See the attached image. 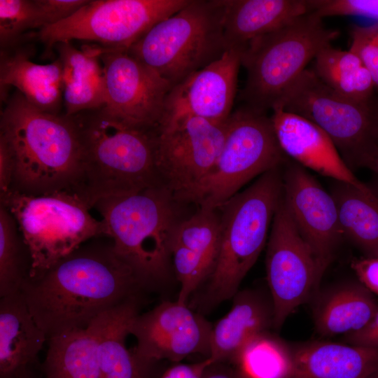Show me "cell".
Listing matches in <instances>:
<instances>
[{"mask_svg": "<svg viewBox=\"0 0 378 378\" xmlns=\"http://www.w3.org/2000/svg\"><path fill=\"white\" fill-rule=\"evenodd\" d=\"M36 28H41L36 0H0L1 49L14 45L24 31Z\"/></svg>", "mask_w": 378, "mask_h": 378, "instance_id": "33", "label": "cell"}, {"mask_svg": "<svg viewBox=\"0 0 378 378\" xmlns=\"http://www.w3.org/2000/svg\"><path fill=\"white\" fill-rule=\"evenodd\" d=\"M46 341L21 291L1 298L0 378H19L34 368Z\"/></svg>", "mask_w": 378, "mask_h": 378, "instance_id": "21", "label": "cell"}, {"mask_svg": "<svg viewBox=\"0 0 378 378\" xmlns=\"http://www.w3.org/2000/svg\"><path fill=\"white\" fill-rule=\"evenodd\" d=\"M311 12L321 18L359 16L378 22V0H310Z\"/></svg>", "mask_w": 378, "mask_h": 378, "instance_id": "35", "label": "cell"}, {"mask_svg": "<svg viewBox=\"0 0 378 378\" xmlns=\"http://www.w3.org/2000/svg\"><path fill=\"white\" fill-rule=\"evenodd\" d=\"M37 374L34 369H29L24 372L19 378H36Z\"/></svg>", "mask_w": 378, "mask_h": 378, "instance_id": "43", "label": "cell"}, {"mask_svg": "<svg viewBox=\"0 0 378 378\" xmlns=\"http://www.w3.org/2000/svg\"><path fill=\"white\" fill-rule=\"evenodd\" d=\"M330 193L337 209L344 237L365 257H378V197L369 188L334 181Z\"/></svg>", "mask_w": 378, "mask_h": 378, "instance_id": "29", "label": "cell"}, {"mask_svg": "<svg viewBox=\"0 0 378 378\" xmlns=\"http://www.w3.org/2000/svg\"><path fill=\"white\" fill-rule=\"evenodd\" d=\"M190 0H91L70 17L34 35L47 50L62 42H99L128 49L153 25L175 14Z\"/></svg>", "mask_w": 378, "mask_h": 378, "instance_id": "11", "label": "cell"}, {"mask_svg": "<svg viewBox=\"0 0 378 378\" xmlns=\"http://www.w3.org/2000/svg\"><path fill=\"white\" fill-rule=\"evenodd\" d=\"M265 265L274 307L273 328L279 330L312 295L326 271L300 234L283 196L272 220Z\"/></svg>", "mask_w": 378, "mask_h": 378, "instance_id": "12", "label": "cell"}, {"mask_svg": "<svg viewBox=\"0 0 378 378\" xmlns=\"http://www.w3.org/2000/svg\"><path fill=\"white\" fill-rule=\"evenodd\" d=\"M242 50H227L220 59L173 86L160 124L186 115L225 122L232 113Z\"/></svg>", "mask_w": 378, "mask_h": 378, "instance_id": "17", "label": "cell"}, {"mask_svg": "<svg viewBox=\"0 0 378 378\" xmlns=\"http://www.w3.org/2000/svg\"><path fill=\"white\" fill-rule=\"evenodd\" d=\"M293 352V378H369L378 372V346L315 342Z\"/></svg>", "mask_w": 378, "mask_h": 378, "instance_id": "24", "label": "cell"}, {"mask_svg": "<svg viewBox=\"0 0 378 378\" xmlns=\"http://www.w3.org/2000/svg\"><path fill=\"white\" fill-rule=\"evenodd\" d=\"M282 178V196L290 217L326 270L344 238L335 200L307 169L295 162L288 163Z\"/></svg>", "mask_w": 378, "mask_h": 378, "instance_id": "16", "label": "cell"}, {"mask_svg": "<svg viewBox=\"0 0 378 378\" xmlns=\"http://www.w3.org/2000/svg\"><path fill=\"white\" fill-rule=\"evenodd\" d=\"M1 204L13 216L28 250V278L44 272L88 239L104 234L102 221L91 216L90 206L74 192L31 195L10 189Z\"/></svg>", "mask_w": 378, "mask_h": 378, "instance_id": "8", "label": "cell"}, {"mask_svg": "<svg viewBox=\"0 0 378 378\" xmlns=\"http://www.w3.org/2000/svg\"><path fill=\"white\" fill-rule=\"evenodd\" d=\"M369 378H378V372L372 374V376H370Z\"/></svg>", "mask_w": 378, "mask_h": 378, "instance_id": "44", "label": "cell"}, {"mask_svg": "<svg viewBox=\"0 0 378 378\" xmlns=\"http://www.w3.org/2000/svg\"><path fill=\"white\" fill-rule=\"evenodd\" d=\"M378 311V303L360 281H347L323 293L314 311L315 327L323 336L344 335L364 328Z\"/></svg>", "mask_w": 378, "mask_h": 378, "instance_id": "27", "label": "cell"}, {"mask_svg": "<svg viewBox=\"0 0 378 378\" xmlns=\"http://www.w3.org/2000/svg\"><path fill=\"white\" fill-rule=\"evenodd\" d=\"M222 0H190L153 25L127 52L174 86L227 50Z\"/></svg>", "mask_w": 378, "mask_h": 378, "instance_id": "6", "label": "cell"}, {"mask_svg": "<svg viewBox=\"0 0 378 378\" xmlns=\"http://www.w3.org/2000/svg\"><path fill=\"white\" fill-rule=\"evenodd\" d=\"M88 1V0H36L40 10L41 29L66 19Z\"/></svg>", "mask_w": 378, "mask_h": 378, "instance_id": "36", "label": "cell"}, {"mask_svg": "<svg viewBox=\"0 0 378 378\" xmlns=\"http://www.w3.org/2000/svg\"><path fill=\"white\" fill-rule=\"evenodd\" d=\"M211 363L212 361L210 358H205L190 364L174 363L164 370L160 378H202Z\"/></svg>", "mask_w": 378, "mask_h": 378, "instance_id": "38", "label": "cell"}, {"mask_svg": "<svg viewBox=\"0 0 378 378\" xmlns=\"http://www.w3.org/2000/svg\"><path fill=\"white\" fill-rule=\"evenodd\" d=\"M55 46L62 64L65 115L72 117L81 111L102 109L106 99L102 48L86 44L78 49L71 42Z\"/></svg>", "mask_w": 378, "mask_h": 378, "instance_id": "26", "label": "cell"}, {"mask_svg": "<svg viewBox=\"0 0 378 378\" xmlns=\"http://www.w3.org/2000/svg\"><path fill=\"white\" fill-rule=\"evenodd\" d=\"M217 209L199 208L181 220L170 244L172 267L179 284L176 301L186 304L212 272L220 247V215Z\"/></svg>", "mask_w": 378, "mask_h": 378, "instance_id": "18", "label": "cell"}, {"mask_svg": "<svg viewBox=\"0 0 378 378\" xmlns=\"http://www.w3.org/2000/svg\"><path fill=\"white\" fill-rule=\"evenodd\" d=\"M141 302V296L132 298L95 319L99 340V378H154L158 364L141 359L125 342Z\"/></svg>", "mask_w": 378, "mask_h": 378, "instance_id": "23", "label": "cell"}, {"mask_svg": "<svg viewBox=\"0 0 378 378\" xmlns=\"http://www.w3.org/2000/svg\"><path fill=\"white\" fill-rule=\"evenodd\" d=\"M351 268L358 281L378 295V257H363L352 260Z\"/></svg>", "mask_w": 378, "mask_h": 378, "instance_id": "37", "label": "cell"}, {"mask_svg": "<svg viewBox=\"0 0 378 378\" xmlns=\"http://www.w3.org/2000/svg\"><path fill=\"white\" fill-rule=\"evenodd\" d=\"M202 378H242L235 368L228 362L211 363Z\"/></svg>", "mask_w": 378, "mask_h": 378, "instance_id": "41", "label": "cell"}, {"mask_svg": "<svg viewBox=\"0 0 378 378\" xmlns=\"http://www.w3.org/2000/svg\"><path fill=\"white\" fill-rule=\"evenodd\" d=\"M20 291L48 339L88 328L102 314L145 290L111 244L79 247L41 274L27 278Z\"/></svg>", "mask_w": 378, "mask_h": 378, "instance_id": "1", "label": "cell"}, {"mask_svg": "<svg viewBox=\"0 0 378 378\" xmlns=\"http://www.w3.org/2000/svg\"><path fill=\"white\" fill-rule=\"evenodd\" d=\"M286 157L270 116L243 105L226 121L223 145L211 170L177 201L218 209L254 177L280 167Z\"/></svg>", "mask_w": 378, "mask_h": 378, "instance_id": "9", "label": "cell"}, {"mask_svg": "<svg viewBox=\"0 0 378 378\" xmlns=\"http://www.w3.org/2000/svg\"><path fill=\"white\" fill-rule=\"evenodd\" d=\"M0 139L13 160L11 189L31 195L75 192L83 164L75 118L42 111L17 91L1 112Z\"/></svg>", "mask_w": 378, "mask_h": 378, "instance_id": "2", "label": "cell"}, {"mask_svg": "<svg viewBox=\"0 0 378 378\" xmlns=\"http://www.w3.org/2000/svg\"><path fill=\"white\" fill-rule=\"evenodd\" d=\"M14 164L10 151L4 140L0 139V190L1 197L11 189Z\"/></svg>", "mask_w": 378, "mask_h": 378, "instance_id": "39", "label": "cell"}, {"mask_svg": "<svg viewBox=\"0 0 378 378\" xmlns=\"http://www.w3.org/2000/svg\"><path fill=\"white\" fill-rule=\"evenodd\" d=\"M366 167L373 171L378 176V149L370 159Z\"/></svg>", "mask_w": 378, "mask_h": 378, "instance_id": "42", "label": "cell"}, {"mask_svg": "<svg viewBox=\"0 0 378 378\" xmlns=\"http://www.w3.org/2000/svg\"><path fill=\"white\" fill-rule=\"evenodd\" d=\"M16 222L3 204L0 208V296L21 290L29 276L30 258L28 250L20 239Z\"/></svg>", "mask_w": 378, "mask_h": 378, "instance_id": "32", "label": "cell"}, {"mask_svg": "<svg viewBox=\"0 0 378 378\" xmlns=\"http://www.w3.org/2000/svg\"><path fill=\"white\" fill-rule=\"evenodd\" d=\"M280 167L260 176L218 208L221 210L218 255L212 272L188 301L195 312L208 314L232 299L256 262L282 196Z\"/></svg>", "mask_w": 378, "mask_h": 378, "instance_id": "3", "label": "cell"}, {"mask_svg": "<svg viewBox=\"0 0 378 378\" xmlns=\"http://www.w3.org/2000/svg\"><path fill=\"white\" fill-rule=\"evenodd\" d=\"M173 193L164 184L106 197L95 207L115 252L134 271L144 290L160 291L174 276L170 244L181 220Z\"/></svg>", "mask_w": 378, "mask_h": 378, "instance_id": "4", "label": "cell"}, {"mask_svg": "<svg viewBox=\"0 0 378 378\" xmlns=\"http://www.w3.org/2000/svg\"><path fill=\"white\" fill-rule=\"evenodd\" d=\"M101 60L106 99L99 113L130 129L155 130L172 85L127 50L102 47Z\"/></svg>", "mask_w": 378, "mask_h": 378, "instance_id": "14", "label": "cell"}, {"mask_svg": "<svg viewBox=\"0 0 378 378\" xmlns=\"http://www.w3.org/2000/svg\"><path fill=\"white\" fill-rule=\"evenodd\" d=\"M339 34L309 13L251 40L241 53L246 80L239 99L255 110L272 109L307 64Z\"/></svg>", "mask_w": 378, "mask_h": 378, "instance_id": "7", "label": "cell"}, {"mask_svg": "<svg viewBox=\"0 0 378 378\" xmlns=\"http://www.w3.org/2000/svg\"><path fill=\"white\" fill-rule=\"evenodd\" d=\"M213 325L204 315L186 304L164 300L133 319L130 335L136 340L134 348L144 360L174 363L190 356L210 357Z\"/></svg>", "mask_w": 378, "mask_h": 378, "instance_id": "15", "label": "cell"}, {"mask_svg": "<svg viewBox=\"0 0 378 378\" xmlns=\"http://www.w3.org/2000/svg\"><path fill=\"white\" fill-rule=\"evenodd\" d=\"M349 50L355 53L370 72L375 89H378V22L354 25L350 30Z\"/></svg>", "mask_w": 378, "mask_h": 378, "instance_id": "34", "label": "cell"}, {"mask_svg": "<svg viewBox=\"0 0 378 378\" xmlns=\"http://www.w3.org/2000/svg\"><path fill=\"white\" fill-rule=\"evenodd\" d=\"M274 107L321 129L351 170L366 167L378 149V105L373 100L360 102L338 94L312 69H306Z\"/></svg>", "mask_w": 378, "mask_h": 378, "instance_id": "10", "label": "cell"}, {"mask_svg": "<svg viewBox=\"0 0 378 378\" xmlns=\"http://www.w3.org/2000/svg\"><path fill=\"white\" fill-rule=\"evenodd\" d=\"M270 116L284 153L305 169L334 181L368 188L354 175L329 136L318 126L274 107Z\"/></svg>", "mask_w": 378, "mask_h": 378, "instance_id": "19", "label": "cell"}, {"mask_svg": "<svg viewBox=\"0 0 378 378\" xmlns=\"http://www.w3.org/2000/svg\"><path fill=\"white\" fill-rule=\"evenodd\" d=\"M31 52L1 51V98L6 102V91L15 87L24 99L39 110L57 114L63 99V71L59 58L47 64L34 63Z\"/></svg>", "mask_w": 378, "mask_h": 378, "instance_id": "25", "label": "cell"}, {"mask_svg": "<svg viewBox=\"0 0 378 378\" xmlns=\"http://www.w3.org/2000/svg\"><path fill=\"white\" fill-rule=\"evenodd\" d=\"M230 311L213 325L210 358L231 362L255 336L270 331L274 325V307L270 292L246 288L232 298Z\"/></svg>", "mask_w": 378, "mask_h": 378, "instance_id": "20", "label": "cell"}, {"mask_svg": "<svg viewBox=\"0 0 378 378\" xmlns=\"http://www.w3.org/2000/svg\"><path fill=\"white\" fill-rule=\"evenodd\" d=\"M226 121L186 115L161 123L153 131L160 177L176 201L215 164L223 145Z\"/></svg>", "mask_w": 378, "mask_h": 378, "instance_id": "13", "label": "cell"}, {"mask_svg": "<svg viewBox=\"0 0 378 378\" xmlns=\"http://www.w3.org/2000/svg\"><path fill=\"white\" fill-rule=\"evenodd\" d=\"M230 363L242 378H293L294 372L293 349L270 330L253 338Z\"/></svg>", "mask_w": 378, "mask_h": 378, "instance_id": "31", "label": "cell"}, {"mask_svg": "<svg viewBox=\"0 0 378 378\" xmlns=\"http://www.w3.org/2000/svg\"><path fill=\"white\" fill-rule=\"evenodd\" d=\"M41 370L46 378H99V340L96 321L88 328L48 339Z\"/></svg>", "mask_w": 378, "mask_h": 378, "instance_id": "28", "label": "cell"}, {"mask_svg": "<svg viewBox=\"0 0 378 378\" xmlns=\"http://www.w3.org/2000/svg\"><path fill=\"white\" fill-rule=\"evenodd\" d=\"M83 146L75 190L91 209L101 199L163 184L155 162L153 132L126 127L99 112L76 120Z\"/></svg>", "mask_w": 378, "mask_h": 378, "instance_id": "5", "label": "cell"}, {"mask_svg": "<svg viewBox=\"0 0 378 378\" xmlns=\"http://www.w3.org/2000/svg\"><path fill=\"white\" fill-rule=\"evenodd\" d=\"M330 88L350 99L368 102L375 89L372 76L360 59L349 50H342L329 45L314 58L312 69Z\"/></svg>", "mask_w": 378, "mask_h": 378, "instance_id": "30", "label": "cell"}, {"mask_svg": "<svg viewBox=\"0 0 378 378\" xmlns=\"http://www.w3.org/2000/svg\"><path fill=\"white\" fill-rule=\"evenodd\" d=\"M345 340L352 344L378 346V311L364 328L345 335Z\"/></svg>", "mask_w": 378, "mask_h": 378, "instance_id": "40", "label": "cell"}, {"mask_svg": "<svg viewBox=\"0 0 378 378\" xmlns=\"http://www.w3.org/2000/svg\"><path fill=\"white\" fill-rule=\"evenodd\" d=\"M222 4L227 50H244L251 40L311 12L310 0H222Z\"/></svg>", "mask_w": 378, "mask_h": 378, "instance_id": "22", "label": "cell"}]
</instances>
